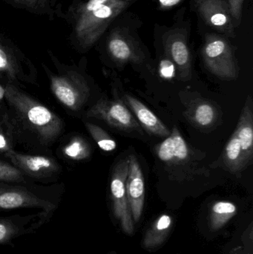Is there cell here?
<instances>
[{
    "instance_id": "6",
    "label": "cell",
    "mask_w": 253,
    "mask_h": 254,
    "mask_svg": "<svg viewBox=\"0 0 253 254\" xmlns=\"http://www.w3.org/2000/svg\"><path fill=\"white\" fill-rule=\"evenodd\" d=\"M202 58L206 69L220 79L232 80L239 77L237 58L228 37L213 31L206 33L203 36Z\"/></svg>"
},
{
    "instance_id": "14",
    "label": "cell",
    "mask_w": 253,
    "mask_h": 254,
    "mask_svg": "<svg viewBox=\"0 0 253 254\" xmlns=\"http://www.w3.org/2000/svg\"><path fill=\"white\" fill-rule=\"evenodd\" d=\"M5 155L16 168L37 179L53 176L59 170V166L55 160L44 155H24L12 149Z\"/></svg>"
},
{
    "instance_id": "16",
    "label": "cell",
    "mask_w": 253,
    "mask_h": 254,
    "mask_svg": "<svg viewBox=\"0 0 253 254\" xmlns=\"http://www.w3.org/2000/svg\"><path fill=\"white\" fill-rule=\"evenodd\" d=\"M123 100L135 116L140 126L147 132L164 138L169 136L170 130L139 100L129 94H125Z\"/></svg>"
},
{
    "instance_id": "12",
    "label": "cell",
    "mask_w": 253,
    "mask_h": 254,
    "mask_svg": "<svg viewBox=\"0 0 253 254\" xmlns=\"http://www.w3.org/2000/svg\"><path fill=\"white\" fill-rule=\"evenodd\" d=\"M50 219L43 211L28 216H0V246L14 247L15 240L35 234Z\"/></svg>"
},
{
    "instance_id": "10",
    "label": "cell",
    "mask_w": 253,
    "mask_h": 254,
    "mask_svg": "<svg viewBox=\"0 0 253 254\" xmlns=\"http://www.w3.org/2000/svg\"><path fill=\"white\" fill-rule=\"evenodd\" d=\"M199 17L213 32L228 38L236 37L237 28L226 0H193Z\"/></svg>"
},
{
    "instance_id": "23",
    "label": "cell",
    "mask_w": 253,
    "mask_h": 254,
    "mask_svg": "<svg viewBox=\"0 0 253 254\" xmlns=\"http://www.w3.org/2000/svg\"><path fill=\"white\" fill-rule=\"evenodd\" d=\"M62 152L70 159L81 161L90 156L91 149L89 143L84 139L75 137L64 146Z\"/></svg>"
},
{
    "instance_id": "29",
    "label": "cell",
    "mask_w": 253,
    "mask_h": 254,
    "mask_svg": "<svg viewBox=\"0 0 253 254\" xmlns=\"http://www.w3.org/2000/svg\"><path fill=\"white\" fill-rule=\"evenodd\" d=\"M5 98V87H3L0 84V101H2Z\"/></svg>"
},
{
    "instance_id": "3",
    "label": "cell",
    "mask_w": 253,
    "mask_h": 254,
    "mask_svg": "<svg viewBox=\"0 0 253 254\" xmlns=\"http://www.w3.org/2000/svg\"><path fill=\"white\" fill-rule=\"evenodd\" d=\"M4 98L19 122L43 143L53 141L60 134L62 120L47 107L13 85L5 86Z\"/></svg>"
},
{
    "instance_id": "20",
    "label": "cell",
    "mask_w": 253,
    "mask_h": 254,
    "mask_svg": "<svg viewBox=\"0 0 253 254\" xmlns=\"http://www.w3.org/2000/svg\"><path fill=\"white\" fill-rule=\"evenodd\" d=\"M221 157L224 167L235 174L241 173L250 165L245 158L240 140L235 132L226 144Z\"/></svg>"
},
{
    "instance_id": "2",
    "label": "cell",
    "mask_w": 253,
    "mask_h": 254,
    "mask_svg": "<svg viewBox=\"0 0 253 254\" xmlns=\"http://www.w3.org/2000/svg\"><path fill=\"white\" fill-rule=\"evenodd\" d=\"M141 25L138 16L126 12L111 24L100 40L103 42L109 59L117 65H140L148 61L147 49L138 33Z\"/></svg>"
},
{
    "instance_id": "27",
    "label": "cell",
    "mask_w": 253,
    "mask_h": 254,
    "mask_svg": "<svg viewBox=\"0 0 253 254\" xmlns=\"http://www.w3.org/2000/svg\"><path fill=\"white\" fill-rule=\"evenodd\" d=\"M186 0H154L157 9L162 11L172 10L181 5Z\"/></svg>"
},
{
    "instance_id": "13",
    "label": "cell",
    "mask_w": 253,
    "mask_h": 254,
    "mask_svg": "<svg viewBox=\"0 0 253 254\" xmlns=\"http://www.w3.org/2000/svg\"><path fill=\"white\" fill-rule=\"evenodd\" d=\"M129 170L126 182V195L134 222L142 216L145 201V182L141 165L134 155H129Z\"/></svg>"
},
{
    "instance_id": "17",
    "label": "cell",
    "mask_w": 253,
    "mask_h": 254,
    "mask_svg": "<svg viewBox=\"0 0 253 254\" xmlns=\"http://www.w3.org/2000/svg\"><path fill=\"white\" fill-rule=\"evenodd\" d=\"M25 61L17 46L0 31V77L14 81L20 77L22 63Z\"/></svg>"
},
{
    "instance_id": "21",
    "label": "cell",
    "mask_w": 253,
    "mask_h": 254,
    "mask_svg": "<svg viewBox=\"0 0 253 254\" xmlns=\"http://www.w3.org/2000/svg\"><path fill=\"white\" fill-rule=\"evenodd\" d=\"M172 219L167 214L157 218L144 236L143 245L147 250H152L161 246L169 235L172 228Z\"/></svg>"
},
{
    "instance_id": "15",
    "label": "cell",
    "mask_w": 253,
    "mask_h": 254,
    "mask_svg": "<svg viewBox=\"0 0 253 254\" xmlns=\"http://www.w3.org/2000/svg\"><path fill=\"white\" fill-rule=\"evenodd\" d=\"M184 114L193 127L204 129L218 126L221 119L218 106L202 98L192 100Z\"/></svg>"
},
{
    "instance_id": "11",
    "label": "cell",
    "mask_w": 253,
    "mask_h": 254,
    "mask_svg": "<svg viewBox=\"0 0 253 254\" xmlns=\"http://www.w3.org/2000/svg\"><path fill=\"white\" fill-rule=\"evenodd\" d=\"M58 203L32 191L17 187H0V211L20 208L40 209L51 218Z\"/></svg>"
},
{
    "instance_id": "9",
    "label": "cell",
    "mask_w": 253,
    "mask_h": 254,
    "mask_svg": "<svg viewBox=\"0 0 253 254\" xmlns=\"http://www.w3.org/2000/svg\"><path fill=\"white\" fill-rule=\"evenodd\" d=\"M128 170L129 158H124L117 163L111 176L110 191L114 216L120 222L123 231L131 235L133 234L135 228L126 195V182Z\"/></svg>"
},
{
    "instance_id": "8",
    "label": "cell",
    "mask_w": 253,
    "mask_h": 254,
    "mask_svg": "<svg viewBox=\"0 0 253 254\" xmlns=\"http://www.w3.org/2000/svg\"><path fill=\"white\" fill-rule=\"evenodd\" d=\"M86 117L103 121L110 127L121 131L142 134V128L135 116L120 100L101 98L86 113Z\"/></svg>"
},
{
    "instance_id": "18",
    "label": "cell",
    "mask_w": 253,
    "mask_h": 254,
    "mask_svg": "<svg viewBox=\"0 0 253 254\" xmlns=\"http://www.w3.org/2000/svg\"><path fill=\"white\" fill-rule=\"evenodd\" d=\"M234 132L240 140L245 158L251 165L253 158V112L251 95L247 98Z\"/></svg>"
},
{
    "instance_id": "25",
    "label": "cell",
    "mask_w": 253,
    "mask_h": 254,
    "mask_svg": "<svg viewBox=\"0 0 253 254\" xmlns=\"http://www.w3.org/2000/svg\"><path fill=\"white\" fill-rule=\"evenodd\" d=\"M22 171L14 166L0 161V181L1 182H21L24 180Z\"/></svg>"
},
{
    "instance_id": "22",
    "label": "cell",
    "mask_w": 253,
    "mask_h": 254,
    "mask_svg": "<svg viewBox=\"0 0 253 254\" xmlns=\"http://www.w3.org/2000/svg\"><path fill=\"white\" fill-rule=\"evenodd\" d=\"M237 213V207L233 202L220 201L212 206L209 213V225L212 231L222 228Z\"/></svg>"
},
{
    "instance_id": "28",
    "label": "cell",
    "mask_w": 253,
    "mask_h": 254,
    "mask_svg": "<svg viewBox=\"0 0 253 254\" xmlns=\"http://www.w3.org/2000/svg\"><path fill=\"white\" fill-rule=\"evenodd\" d=\"M10 150H11L10 140L2 127L0 125V152L5 154Z\"/></svg>"
},
{
    "instance_id": "26",
    "label": "cell",
    "mask_w": 253,
    "mask_h": 254,
    "mask_svg": "<svg viewBox=\"0 0 253 254\" xmlns=\"http://www.w3.org/2000/svg\"><path fill=\"white\" fill-rule=\"evenodd\" d=\"M236 26L240 25L243 13L244 3L245 0H226Z\"/></svg>"
},
{
    "instance_id": "30",
    "label": "cell",
    "mask_w": 253,
    "mask_h": 254,
    "mask_svg": "<svg viewBox=\"0 0 253 254\" xmlns=\"http://www.w3.org/2000/svg\"><path fill=\"white\" fill-rule=\"evenodd\" d=\"M0 1H4V0H0Z\"/></svg>"
},
{
    "instance_id": "19",
    "label": "cell",
    "mask_w": 253,
    "mask_h": 254,
    "mask_svg": "<svg viewBox=\"0 0 253 254\" xmlns=\"http://www.w3.org/2000/svg\"><path fill=\"white\" fill-rule=\"evenodd\" d=\"M4 2L15 8L26 10L33 14L46 16L53 21L62 18L63 12L54 0H4Z\"/></svg>"
},
{
    "instance_id": "24",
    "label": "cell",
    "mask_w": 253,
    "mask_h": 254,
    "mask_svg": "<svg viewBox=\"0 0 253 254\" xmlns=\"http://www.w3.org/2000/svg\"><path fill=\"white\" fill-rule=\"evenodd\" d=\"M86 127L92 138L102 150L112 152L117 148L115 140L101 127L92 123H86Z\"/></svg>"
},
{
    "instance_id": "7",
    "label": "cell",
    "mask_w": 253,
    "mask_h": 254,
    "mask_svg": "<svg viewBox=\"0 0 253 254\" xmlns=\"http://www.w3.org/2000/svg\"><path fill=\"white\" fill-rule=\"evenodd\" d=\"M51 89L56 99L72 111L80 110L89 99L90 89L81 74L69 71L51 75Z\"/></svg>"
},
{
    "instance_id": "5",
    "label": "cell",
    "mask_w": 253,
    "mask_h": 254,
    "mask_svg": "<svg viewBox=\"0 0 253 254\" xmlns=\"http://www.w3.org/2000/svg\"><path fill=\"white\" fill-rule=\"evenodd\" d=\"M183 14L171 26L156 25L157 37L165 54L173 63L178 79L188 81L193 75V60L190 47V24Z\"/></svg>"
},
{
    "instance_id": "4",
    "label": "cell",
    "mask_w": 253,
    "mask_h": 254,
    "mask_svg": "<svg viewBox=\"0 0 253 254\" xmlns=\"http://www.w3.org/2000/svg\"><path fill=\"white\" fill-rule=\"evenodd\" d=\"M154 152L170 175H178L182 180L208 175L207 170L200 167L194 150L176 127H173L169 136L157 144Z\"/></svg>"
},
{
    "instance_id": "1",
    "label": "cell",
    "mask_w": 253,
    "mask_h": 254,
    "mask_svg": "<svg viewBox=\"0 0 253 254\" xmlns=\"http://www.w3.org/2000/svg\"><path fill=\"white\" fill-rule=\"evenodd\" d=\"M138 0H72L62 19L69 27V40L80 52L98 44L111 24Z\"/></svg>"
}]
</instances>
